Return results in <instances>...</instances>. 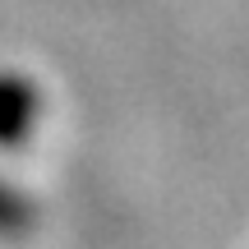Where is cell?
<instances>
[{"label": "cell", "instance_id": "1", "mask_svg": "<svg viewBox=\"0 0 249 249\" xmlns=\"http://www.w3.org/2000/svg\"><path fill=\"white\" fill-rule=\"evenodd\" d=\"M28 120H33V88L0 79V143H14V134Z\"/></svg>", "mask_w": 249, "mask_h": 249}]
</instances>
